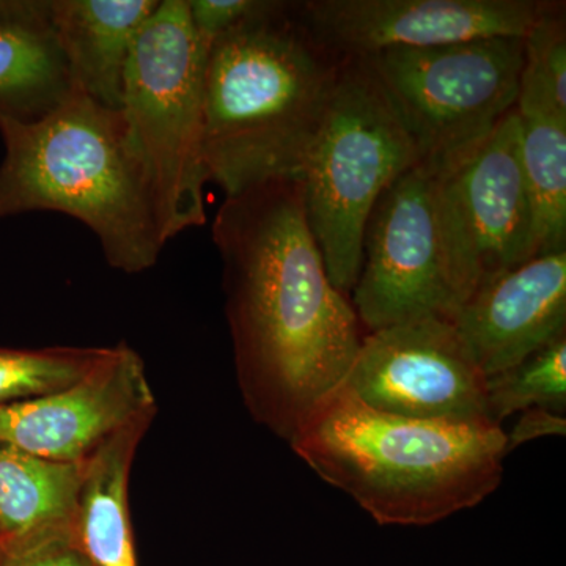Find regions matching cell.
Returning a JSON list of instances; mask_svg holds the SVG:
<instances>
[{
    "instance_id": "obj_9",
    "label": "cell",
    "mask_w": 566,
    "mask_h": 566,
    "mask_svg": "<svg viewBox=\"0 0 566 566\" xmlns=\"http://www.w3.org/2000/svg\"><path fill=\"white\" fill-rule=\"evenodd\" d=\"M438 174L436 164L420 159L368 218L352 304L370 333L419 319L452 322L460 308L442 248Z\"/></svg>"
},
{
    "instance_id": "obj_7",
    "label": "cell",
    "mask_w": 566,
    "mask_h": 566,
    "mask_svg": "<svg viewBox=\"0 0 566 566\" xmlns=\"http://www.w3.org/2000/svg\"><path fill=\"white\" fill-rule=\"evenodd\" d=\"M364 59L416 142L420 159L444 166L490 136L515 109L524 39L392 48Z\"/></svg>"
},
{
    "instance_id": "obj_14",
    "label": "cell",
    "mask_w": 566,
    "mask_h": 566,
    "mask_svg": "<svg viewBox=\"0 0 566 566\" xmlns=\"http://www.w3.org/2000/svg\"><path fill=\"white\" fill-rule=\"evenodd\" d=\"M161 0H50L51 21L74 87L122 109L136 41Z\"/></svg>"
},
{
    "instance_id": "obj_4",
    "label": "cell",
    "mask_w": 566,
    "mask_h": 566,
    "mask_svg": "<svg viewBox=\"0 0 566 566\" xmlns=\"http://www.w3.org/2000/svg\"><path fill=\"white\" fill-rule=\"evenodd\" d=\"M0 219L54 211L85 223L114 270L139 274L164 249L158 212L123 112L74 87L40 120H0Z\"/></svg>"
},
{
    "instance_id": "obj_1",
    "label": "cell",
    "mask_w": 566,
    "mask_h": 566,
    "mask_svg": "<svg viewBox=\"0 0 566 566\" xmlns=\"http://www.w3.org/2000/svg\"><path fill=\"white\" fill-rule=\"evenodd\" d=\"M238 376L260 422L292 438L344 382L363 337L305 219L301 178L226 196L212 221Z\"/></svg>"
},
{
    "instance_id": "obj_19",
    "label": "cell",
    "mask_w": 566,
    "mask_h": 566,
    "mask_svg": "<svg viewBox=\"0 0 566 566\" xmlns=\"http://www.w3.org/2000/svg\"><path fill=\"white\" fill-rule=\"evenodd\" d=\"M521 117L566 118L565 2H553L524 36L516 107Z\"/></svg>"
},
{
    "instance_id": "obj_11",
    "label": "cell",
    "mask_w": 566,
    "mask_h": 566,
    "mask_svg": "<svg viewBox=\"0 0 566 566\" xmlns=\"http://www.w3.org/2000/svg\"><path fill=\"white\" fill-rule=\"evenodd\" d=\"M549 0H303L301 21L342 59L491 36L524 39Z\"/></svg>"
},
{
    "instance_id": "obj_15",
    "label": "cell",
    "mask_w": 566,
    "mask_h": 566,
    "mask_svg": "<svg viewBox=\"0 0 566 566\" xmlns=\"http://www.w3.org/2000/svg\"><path fill=\"white\" fill-rule=\"evenodd\" d=\"M73 91L50 0H0V120H40Z\"/></svg>"
},
{
    "instance_id": "obj_2",
    "label": "cell",
    "mask_w": 566,
    "mask_h": 566,
    "mask_svg": "<svg viewBox=\"0 0 566 566\" xmlns=\"http://www.w3.org/2000/svg\"><path fill=\"white\" fill-rule=\"evenodd\" d=\"M290 444L382 526H430L479 505L501 485L506 457L501 424L386 415L344 386L304 417Z\"/></svg>"
},
{
    "instance_id": "obj_24",
    "label": "cell",
    "mask_w": 566,
    "mask_h": 566,
    "mask_svg": "<svg viewBox=\"0 0 566 566\" xmlns=\"http://www.w3.org/2000/svg\"><path fill=\"white\" fill-rule=\"evenodd\" d=\"M566 419L565 415L551 411L545 408H531L521 412L520 420L506 438V455L517 447L535 441V439L546 438V436H565Z\"/></svg>"
},
{
    "instance_id": "obj_3",
    "label": "cell",
    "mask_w": 566,
    "mask_h": 566,
    "mask_svg": "<svg viewBox=\"0 0 566 566\" xmlns=\"http://www.w3.org/2000/svg\"><path fill=\"white\" fill-rule=\"evenodd\" d=\"M344 62L308 31L296 2L283 0L212 41L203 85L208 180L233 196L300 178Z\"/></svg>"
},
{
    "instance_id": "obj_8",
    "label": "cell",
    "mask_w": 566,
    "mask_h": 566,
    "mask_svg": "<svg viewBox=\"0 0 566 566\" xmlns=\"http://www.w3.org/2000/svg\"><path fill=\"white\" fill-rule=\"evenodd\" d=\"M521 139L513 109L480 144L438 166L442 248L460 307L486 283L534 259Z\"/></svg>"
},
{
    "instance_id": "obj_21",
    "label": "cell",
    "mask_w": 566,
    "mask_h": 566,
    "mask_svg": "<svg viewBox=\"0 0 566 566\" xmlns=\"http://www.w3.org/2000/svg\"><path fill=\"white\" fill-rule=\"evenodd\" d=\"M107 348H0V406L20 403L74 385L106 356Z\"/></svg>"
},
{
    "instance_id": "obj_18",
    "label": "cell",
    "mask_w": 566,
    "mask_h": 566,
    "mask_svg": "<svg viewBox=\"0 0 566 566\" xmlns=\"http://www.w3.org/2000/svg\"><path fill=\"white\" fill-rule=\"evenodd\" d=\"M524 175L532 219L534 259L566 251V118L521 117Z\"/></svg>"
},
{
    "instance_id": "obj_10",
    "label": "cell",
    "mask_w": 566,
    "mask_h": 566,
    "mask_svg": "<svg viewBox=\"0 0 566 566\" xmlns=\"http://www.w3.org/2000/svg\"><path fill=\"white\" fill-rule=\"evenodd\" d=\"M342 386L386 415L491 422L486 376L449 319H419L368 334Z\"/></svg>"
},
{
    "instance_id": "obj_16",
    "label": "cell",
    "mask_w": 566,
    "mask_h": 566,
    "mask_svg": "<svg viewBox=\"0 0 566 566\" xmlns=\"http://www.w3.org/2000/svg\"><path fill=\"white\" fill-rule=\"evenodd\" d=\"M85 463H63L0 444V554L74 538Z\"/></svg>"
},
{
    "instance_id": "obj_17",
    "label": "cell",
    "mask_w": 566,
    "mask_h": 566,
    "mask_svg": "<svg viewBox=\"0 0 566 566\" xmlns=\"http://www.w3.org/2000/svg\"><path fill=\"white\" fill-rule=\"evenodd\" d=\"M150 423L126 428L85 461L73 534L92 566H137L129 516V472Z\"/></svg>"
},
{
    "instance_id": "obj_6",
    "label": "cell",
    "mask_w": 566,
    "mask_h": 566,
    "mask_svg": "<svg viewBox=\"0 0 566 566\" xmlns=\"http://www.w3.org/2000/svg\"><path fill=\"white\" fill-rule=\"evenodd\" d=\"M207 57L188 0H161L142 29L126 71L123 117L150 182L164 244L207 222Z\"/></svg>"
},
{
    "instance_id": "obj_20",
    "label": "cell",
    "mask_w": 566,
    "mask_h": 566,
    "mask_svg": "<svg viewBox=\"0 0 566 566\" xmlns=\"http://www.w3.org/2000/svg\"><path fill=\"white\" fill-rule=\"evenodd\" d=\"M531 408L565 415L566 334L528 356L523 363L486 378V409L491 422Z\"/></svg>"
},
{
    "instance_id": "obj_12",
    "label": "cell",
    "mask_w": 566,
    "mask_h": 566,
    "mask_svg": "<svg viewBox=\"0 0 566 566\" xmlns=\"http://www.w3.org/2000/svg\"><path fill=\"white\" fill-rule=\"evenodd\" d=\"M156 400L144 360L120 344L65 389L0 406V444L31 455L82 464L114 436L151 422Z\"/></svg>"
},
{
    "instance_id": "obj_5",
    "label": "cell",
    "mask_w": 566,
    "mask_h": 566,
    "mask_svg": "<svg viewBox=\"0 0 566 566\" xmlns=\"http://www.w3.org/2000/svg\"><path fill=\"white\" fill-rule=\"evenodd\" d=\"M420 161L416 142L367 59H345L300 178L305 219L331 282L352 293L379 197Z\"/></svg>"
},
{
    "instance_id": "obj_13",
    "label": "cell",
    "mask_w": 566,
    "mask_h": 566,
    "mask_svg": "<svg viewBox=\"0 0 566 566\" xmlns=\"http://www.w3.org/2000/svg\"><path fill=\"white\" fill-rule=\"evenodd\" d=\"M486 378L566 334V251L520 264L476 290L452 319Z\"/></svg>"
},
{
    "instance_id": "obj_22",
    "label": "cell",
    "mask_w": 566,
    "mask_h": 566,
    "mask_svg": "<svg viewBox=\"0 0 566 566\" xmlns=\"http://www.w3.org/2000/svg\"><path fill=\"white\" fill-rule=\"evenodd\" d=\"M277 0H188L189 18L199 39L212 41L273 10Z\"/></svg>"
},
{
    "instance_id": "obj_23",
    "label": "cell",
    "mask_w": 566,
    "mask_h": 566,
    "mask_svg": "<svg viewBox=\"0 0 566 566\" xmlns=\"http://www.w3.org/2000/svg\"><path fill=\"white\" fill-rule=\"evenodd\" d=\"M0 566H92L74 538H57L0 554Z\"/></svg>"
}]
</instances>
